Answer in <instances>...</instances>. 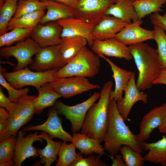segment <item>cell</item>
<instances>
[{
  "label": "cell",
  "instance_id": "obj_8",
  "mask_svg": "<svg viewBox=\"0 0 166 166\" xmlns=\"http://www.w3.org/2000/svg\"><path fill=\"white\" fill-rule=\"evenodd\" d=\"M100 96V93L95 92L85 101L73 106L67 105L57 100L54 107L58 114L65 116L70 121L73 133L77 132L81 129L88 110Z\"/></svg>",
  "mask_w": 166,
  "mask_h": 166
},
{
  "label": "cell",
  "instance_id": "obj_47",
  "mask_svg": "<svg viewBox=\"0 0 166 166\" xmlns=\"http://www.w3.org/2000/svg\"><path fill=\"white\" fill-rule=\"evenodd\" d=\"M5 0H0V7L4 3Z\"/></svg>",
  "mask_w": 166,
  "mask_h": 166
},
{
  "label": "cell",
  "instance_id": "obj_25",
  "mask_svg": "<svg viewBox=\"0 0 166 166\" xmlns=\"http://www.w3.org/2000/svg\"><path fill=\"white\" fill-rule=\"evenodd\" d=\"M72 137V143L80 150V153L85 156L96 153L101 156L105 153V148L97 140L85 134L77 132L73 133Z\"/></svg>",
  "mask_w": 166,
  "mask_h": 166
},
{
  "label": "cell",
  "instance_id": "obj_30",
  "mask_svg": "<svg viewBox=\"0 0 166 166\" xmlns=\"http://www.w3.org/2000/svg\"><path fill=\"white\" fill-rule=\"evenodd\" d=\"M166 0H136L132 5L140 20L146 15L163 11L162 6Z\"/></svg>",
  "mask_w": 166,
  "mask_h": 166
},
{
  "label": "cell",
  "instance_id": "obj_21",
  "mask_svg": "<svg viewBox=\"0 0 166 166\" xmlns=\"http://www.w3.org/2000/svg\"><path fill=\"white\" fill-rule=\"evenodd\" d=\"M164 115V108L162 105L156 107L143 117L140 124V132L138 134L143 141L148 140L155 128L162 124Z\"/></svg>",
  "mask_w": 166,
  "mask_h": 166
},
{
  "label": "cell",
  "instance_id": "obj_45",
  "mask_svg": "<svg viewBox=\"0 0 166 166\" xmlns=\"http://www.w3.org/2000/svg\"><path fill=\"white\" fill-rule=\"evenodd\" d=\"M66 5L73 9L76 6L78 0H51Z\"/></svg>",
  "mask_w": 166,
  "mask_h": 166
},
{
  "label": "cell",
  "instance_id": "obj_19",
  "mask_svg": "<svg viewBox=\"0 0 166 166\" xmlns=\"http://www.w3.org/2000/svg\"><path fill=\"white\" fill-rule=\"evenodd\" d=\"M128 24L113 16L104 14L94 27L92 35L94 40L102 41L115 38Z\"/></svg>",
  "mask_w": 166,
  "mask_h": 166
},
{
  "label": "cell",
  "instance_id": "obj_14",
  "mask_svg": "<svg viewBox=\"0 0 166 166\" xmlns=\"http://www.w3.org/2000/svg\"><path fill=\"white\" fill-rule=\"evenodd\" d=\"M25 133L23 131L19 130L15 146L14 166H21L26 158L32 157L36 158L39 156L37 149L33 146V143L38 141L43 142V139L37 134H29L25 136Z\"/></svg>",
  "mask_w": 166,
  "mask_h": 166
},
{
  "label": "cell",
  "instance_id": "obj_24",
  "mask_svg": "<svg viewBox=\"0 0 166 166\" xmlns=\"http://www.w3.org/2000/svg\"><path fill=\"white\" fill-rule=\"evenodd\" d=\"M62 39L60 53L62 62L65 65L73 59L87 44V40L80 36L67 37Z\"/></svg>",
  "mask_w": 166,
  "mask_h": 166
},
{
  "label": "cell",
  "instance_id": "obj_46",
  "mask_svg": "<svg viewBox=\"0 0 166 166\" xmlns=\"http://www.w3.org/2000/svg\"><path fill=\"white\" fill-rule=\"evenodd\" d=\"M164 108V115L162 124L158 128L160 133L166 134V102L163 104Z\"/></svg>",
  "mask_w": 166,
  "mask_h": 166
},
{
  "label": "cell",
  "instance_id": "obj_40",
  "mask_svg": "<svg viewBox=\"0 0 166 166\" xmlns=\"http://www.w3.org/2000/svg\"><path fill=\"white\" fill-rule=\"evenodd\" d=\"M149 18L152 24L160 27L166 32V12L162 15L159 12L152 13L150 16Z\"/></svg>",
  "mask_w": 166,
  "mask_h": 166
},
{
  "label": "cell",
  "instance_id": "obj_13",
  "mask_svg": "<svg viewBox=\"0 0 166 166\" xmlns=\"http://www.w3.org/2000/svg\"><path fill=\"white\" fill-rule=\"evenodd\" d=\"M48 115L47 120L42 124L28 126L23 128L22 131L24 132L42 131L46 132L51 139L57 138L63 140L72 142V136L63 129L61 120L58 116L56 108L54 107L50 109Z\"/></svg>",
  "mask_w": 166,
  "mask_h": 166
},
{
  "label": "cell",
  "instance_id": "obj_35",
  "mask_svg": "<svg viewBox=\"0 0 166 166\" xmlns=\"http://www.w3.org/2000/svg\"><path fill=\"white\" fill-rule=\"evenodd\" d=\"M153 39L157 45L159 59L162 67H166V34L164 29L160 26L153 25Z\"/></svg>",
  "mask_w": 166,
  "mask_h": 166
},
{
  "label": "cell",
  "instance_id": "obj_18",
  "mask_svg": "<svg viewBox=\"0 0 166 166\" xmlns=\"http://www.w3.org/2000/svg\"><path fill=\"white\" fill-rule=\"evenodd\" d=\"M91 48L97 54L123 58L128 60L132 58L128 47L120 42L115 38L102 41L94 40Z\"/></svg>",
  "mask_w": 166,
  "mask_h": 166
},
{
  "label": "cell",
  "instance_id": "obj_4",
  "mask_svg": "<svg viewBox=\"0 0 166 166\" xmlns=\"http://www.w3.org/2000/svg\"><path fill=\"white\" fill-rule=\"evenodd\" d=\"M100 57L85 46L77 55L56 72L55 77L72 76L92 77L100 71Z\"/></svg>",
  "mask_w": 166,
  "mask_h": 166
},
{
  "label": "cell",
  "instance_id": "obj_27",
  "mask_svg": "<svg viewBox=\"0 0 166 166\" xmlns=\"http://www.w3.org/2000/svg\"><path fill=\"white\" fill-rule=\"evenodd\" d=\"M38 95L34 100V114H39L48 107L54 106L57 99L61 97L49 83L43 85L38 89Z\"/></svg>",
  "mask_w": 166,
  "mask_h": 166
},
{
  "label": "cell",
  "instance_id": "obj_28",
  "mask_svg": "<svg viewBox=\"0 0 166 166\" xmlns=\"http://www.w3.org/2000/svg\"><path fill=\"white\" fill-rule=\"evenodd\" d=\"M39 136L47 142V145L44 148H39L37 149L38 156L41 158L40 163L44 164L45 166H49L53 162L57 160V156L62 142L53 141L46 132L43 131Z\"/></svg>",
  "mask_w": 166,
  "mask_h": 166
},
{
  "label": "cell",
  "instance_id": "obj_32",
  "mask_svg": "<svg viewBox=\"0 0 166 166\" xmlns=\"http://www.w3.org/2000/svg\"><path fill=\"white\" fill-rule=\"evenodd\" d=\"M18 0H5L0 7V35L7 32L8 24L16 10Z\"/></svg>",
  "mask_w": 166,
  "mask_h": 166
},
{
  "label": "cell",
  "instance_id": "obj_16",
  "mask_svg": "<svg viewBox=\"0 0 166 166\" xmlns=\"http://www.w3.org/2000/svg\"><path fill=\"white\" fill-rule=\"evenodd\" d=\"M62 28L56 22L45 25H38L30 35L41 48L61 44Z\"/></svg>",
  "mask_w": 166,
  "mask_h": 166
},
{
  "label": "cell",
  "instance_id": "obj_39",
  "mask_svg": "<svg viewBox=\"0 0 166 166\" xmlns=\"http://www.w3.org/2000/svg\"><path fill=\"white\" fill-rule=\"evenodd\" d=\"M77 159L72 163L70 166H106V164L101 161L100 156L99 155L96 156L92 155L86 158H83L82 154L77 153Z\"/></svg>",
  "mask_w": 166,
  "mask_h": 166
},
{
  "label": "cell",
  "instance_id": "obj_12",
  "mask_svg": "<svg viewBox=\"0 0 166 166\" xmlns=\"http://www.w3.org/2000/svg\"><path fill=\"white\" fill-rule=\"evenodd\" d=\"M56 22L62 28L61 38L81 36L86 39L88 45L91 48L94 41L92 33L96 25L74 17L59 20Z\"/></svg>",
  "mask_w": 166,
  "mask_h": 166
},
{
  "label": "cell",
  "instance_id": "obj_49",
  "mask_svg": "<svg viewBox=\"0 0 166 166\" xmlns=\"http://www.w3.org/2000/svg\"><path fill=\"white\" fill-rule=\"evenodd\" d=\"M132 0V1H135V0Z\"/></svg>",
  "mask_w": 166,
  "mask_h": 166
},
{
  "label": "cell",
  "instance_id": "obj_22",
  "mask_svg": "<svg viewBox=\"0 0 166 166\" xmlns=\"http://www.w3.org/2000/svg\"><path fill=\"white\" fill-rule=\"evenodd\" d=\"M132 3V0H116L109 6L105 14L113 16L128 24L141 20L139 19Z\"/></svg>",
  "mask_w": 166,
  "mask_h": 166
},
{
  "label": "cell",
  "instance_id": "obj_20",
  "mask_svg": "<svg viewBox=\"0 0 166 166\" xmlns=\"http://www.w3.org/2000/svg\"><path fill=\"white\" fill-rule=\"evenodd\" d=\"M97 55L108 63L113 73L112 77L114 80L115 87L110 92V100L114 99L117 101H121L123 98V92L127 86L133 72L119 67L103 55Z\"/></svg>",
  "mask_w": 166,
  "mask_h": 166
},
{
  "label": "cell",
  "instance_id": "obj_41",
  "mask_svg": "<svg viewBox=\"0 0 166 166\" xmlns=\"http://www.w3.org/2000/svg\"><path fill=\"white\" fill-rule=\"evenodd\" d=\"M14 102L12 101L4 94L2 87H0V106L5 108L9 114L12 113L14 107Z\"/></svg>",
  "mask_w": 166,
  "mask_h": 166
},
{
  "label": "cell",
  "instance_id": "obj_11",
  "mask_svg": "<svg viewBox=\"0 0 166 166\" xmlns=\"http://www.w3.org/2000/svg\"><path fill=\"white\" fill-rule=\"evenodd\" d=\"M60 48L61 44L41 48L35 54L29 69L42 72L62 67L64 65L61 60Z\"/></svg>",
  "mask_w": 166,
  "mask_h": 166
},
{
  "label": "cell",
  "instance_id": "obj_1",
  "mask_svg": "<svg viewBox=\"0 0 166 166\" xmlns=\"http://www.w3.org/2000/svg\"><path fill=\"white\" fill-rule=\"evenodd\" d=\"M109 123L104 140V148L111 156H114L120 151L122 145H127L134 150L143 153V143L138 134L135 135L124 122L119 112L117 101L110 100L109 106Z\"/></svg>",
  "mask_w": 166,
  "mask_h": 166
},
{
  "label": "cell",
  "instance_id": "obj_17",
  "mask_svg": "<svg viewBox=\"0 0 166 166\" xmlns=\"http://www.w3.org/2000/svg\"><path fill=\"white\" fill-rule=\"evenodd\" d=\"M142 20L132 22L124 27L115 36V38L120 42L126 45L143 43L153 39L154 31L141 27Z\"/></svg>",
  "mask_w": 166,
  "mask_h": 166
},
{
  "label": "cell",
  "instance_id": "obj_43",
  "mask_svg": "<svg viewBox=\"0 0 166 166\" xmlns=\"http://www.w3.org/2000/svg\"><path fill=\"white\" fill-rule=\"evenodd\" d=\"M157 84L166 85V67L163 68L160 74L152 83L153 85Z\"/></svg>",
  "mask_w": 166,
  "mask_h": 166
},
{
  "label": "cell",
  "instance_id": "obj_15",
  "mask_svg": "<svg viewBox=\"0 0 166 166\" xmlns=\"http://www.w3.org/2000/svg\"><path fill=\"white\" fill-rule=\"evenodd\" d=\"M135 73H132L128 85L124 90V95L120 101H117L118 110L124 121H127L131 110L136 102L141 101L144 104L147 103L148 95L139 91L135 80Z\"/></svg>",
  "mask_w": 166,
  "mask_h": 166
},
{
  "label": "cell",
  "instance_id": "obj_2",
  "mask_svg": "<svg viewBox=\"0 0 166 166\" xmlns=\"http://www.w3.org/2000/svg\"><path fill=\"white\" fill-rule=\"evenodd\" d=\"M113 83L109 81L101 90L98 102L90 107L86 115L81 133L99 141H104L109 123V106Z\"/></svg>",
  "mask_w": 166,
  "mask_h": 166
},
{
  "label": "cell",
  "instance_id": "obj_37",
  "mask_svg": "<svg viewBox=\"0 0 166 166\" xmlns=\"http://www.w3.org/2000/svg\"><path fill=\"white\" fill-rule=\"evenodd\" d=\"M120 151L126 166H143L145 161L141 153L134 150L127 145L122 146Z\"/></svg>",
  "mask_w": 166,
  "mask_h": 166
},
{
  "label": "cell",
  "instance_id": "obj_29",
  "mask_svg": "<svg viewBox=\"0 0 166 166\" xmlns=\"http://www.w3.org/2000/svg\"><path fill=\"white\" fill-rule=\"evenodd\" d=\"M45 10H40L25 14L19 18H12L7 25L8 30L17 28H34L38 25L45 14Z\"/></svg>",
  "mask_w": 166,
  "mask_h": 166
},
{
  "label": "cell",
  "instance_id": "obj_10",
  "mask_svg": "<svg viewBox=\"0 0 166 166\" xmlns=\"http://www.w3.org/2000/svg\"><path fill=\"white\" fill-rule=\"evenodd\" d=\"M116 0H78L73 17L96 25L109 6Z\"/></svg>",
  "mask_w": 166,
  "mask_h": 166
},
{
  "label": "cell",
  "instance_id": "obj_5",
  "mask_svg": "<svg viewBox=\"0 0 166 166\" xmlns=\"http://www.w3.org/2000/svg\"><path fill=\"white\" fill-rule=\"evenodd\" d=\"M35 97L27 95L14 102V109L9 114L5 129L0 133V142L12 135H17L19 129L31 120L34 114Z\"/></svg>",
  "mask_w": 166,
  "mask_h": 166
},
{
  "label": "cell",
  "instance_id": "obj_38",
  "mask_svg": "<svg viewBox=\"0 0 166 166\" xmlns=\"http://www.w3.org/2000/svg\"><path fill=\"white\" fill-rule=\"evenodd\" d=\"M5 69L0 65V84L8 91V98L13 102H15L22 97L27 95L29 89L26 87L24 89H17L11 85L6 81L2 75V73L5 72Z\"/></svg>",
  "mask_w": 166,
  "mask_h": 166
},
{
  "label": "cell",
  "instance_id": "obj_36",
  "mask_svg": "<svg viewBox=\"0 0 166 166\" xmlns=\"http://www.w3.org/2000/svg\"><path fill=\"white\" fill-rule=\"evenodd\" d=\"M46 7L42 1L20 0L13 18H17L26 14L40 10H45Z\"/></svg>",
  "mask_w": 166,
  "mask_h": 166
},
{
  "label": "cell",
  "instance_id": "obj_42",
  "mask_svg": "<svg viewBox=\"0 0 166 166\" xmlns=\"http://www.w3.org/2000/svg\"><path fill=\"white\" fill-rule=\"evenodd\" d=\"M9 113L4 108H0V133L5 129L6 123L9 117Z\"/></svg>",
  "mask_w": 166,
  "mask_h": 166
},
{
  "label": "cell",
  "instance_id": "obj_23",
  "mask_svg": "<svg viewBox=\"0 0 166 166\" xmlns=\"http://www.w3.org/2000/svg\"><path fill=\"white\" fill-rule=\"evenodd\" d=\"M46 7V13L41 18L40 23L50 22L73 17V9L64 4L51 0H41Z\"/></svg>",
  "mask_w": 166,
  "mask_h": 166
},
{
  "label": "cell",
  "instance_id": "obj_9",
  "mask_svg": "<svg viewBox=\"0 0 166 166\" xmlns=\"http://www.w3.org/2000/svg\"><path fill=\"white\" fill-rule=\"evenodd\" d=\"M41 47L32 38H29L13 46L4 47L0 50L1 57L9 58L14 57L17 61L14 71L23 69L30 65L33 61L32 57Z\"/></svg>",
  "mask_w": 166,
  "mask_h": 166
},
{
  "label": "cell",
  "instance_id": "obj_3",
  "mask_svg": "<svg viewBox=\"0 0 166 166\" xmlns=\"http://www.w3.org/2000/svg\"><path fill=\"white\" fill-rule=\"evenodd\" d=\"M129 51L139 72L136 85L139 91L151 88L163 68L157 49L143 43L129 45Z\"/></svg>",
  "mask_w": 166,
  "mask_h": 166
},
{
  "label": "cell",
  "instance_id": "obj_26",
  "mask_svg": "<svg viewBox=\"0 0 166 166\" xmlns=\"http://www.w3.org/2000/svg\"><path fill=\"white\" fill-rule=\"evenodd\" d=\"M144 150L148 151L144 157L145 161L166 166V136L155 142L143 143Z\"/></svg>",
  "mask_w": 166,
  "mask_h": 166
},
{
  "label": "cell",
  "instance_id": "obj_33",
  "mask_svg": "<svg viewBox=\"0 0 166 166\" xmlns=\"http://www.w3.org/2000/svg\"><path fill=\"white\" fill-rule=\"evenodd\" d=\"M33 29L15 28L0 35V47L9 46L28 37L30 36Z\"/></svg>",
  "mask_w": 166,
  "mask_h": 166
},
{
  "label": "cell",
  "instance_id": "obj_6",
  "mask_svg": "<svg viewBox=\"0 0 166 166\" xmlns=\"http://www.w3.org/2000/svg\"><path fill=\"white\" fill-rule=\"evenodd\" d=\"M59 69L40 72L32 71L26 66L13 72H4L2 75L8 83L16 89L32 86L38 90L44 84L54 80L55 73Z\"/></svg>",
  "mask_w": 166,
  "mask_h": 166
},
{
  "label": "cell",
  "instance_id": "obj_31",
  "mask_svg": "<svg viewBox=\"0 0 166 166\" xmlns=\"http://www.w3.org/2000/svg\"><path fill=\"white\" fill-rule=\"evenodd\" d=\"M17 135H13L0 143V166H14Z\"/></svg>",
  "mask_w": 166,
  "mask_h": 166
},
{
  "label": "cell",
  "instance_id": "obj_48",
  "mask_svg": "<svg viewBox=\"0 0 166 166\" xmlns=\"http://www.w3.org/2000/svg\"><path fill=\"white\" fill-rule=\"evenodd\" d=\"M27 0L39 1V0Z\"/></svg>",
  "mask_w": 166,
  "mask_h": 166
},
{
  "label": "cell",
  "instance_id": "obj_7",
  "mask_svg": "<svg viewBox=\"0 0 166 166\" xmlns=\"http://www.w3.org/2000/svg\"><path fill=\"white\" fill-rule=\"evenodd\" d=\"M49 83L55 92L64 98H69L101 88L99 85L90 82L87 77L80 76L56 78Z\"/></svg>",
  "mask_w": 166,
  "mask_h": 166
},
{
  "label": "cell",
  "instance_id": "obj_44",
  "mask_svg": "<svg viewBox=\"0 0 166 166\" xmlns=\"http://www.w3.org/2000/svg\"><path fill=\"white\" fill-rule=\"evenodd\" d=\"M115 158L114 156H109L113 161L112 166H126L122 158L121 155L116 154L115 156Z\"/></svg>",
  "mask_w": 166,
  "mask_h": 166
},
{
  "label": "cell",
  "instance_id": "obj_34",
  "mask_svg": "<svg viewBox=\"0 0 166 166\" xmlns=\"http://www.w3.org/2000/svg\"><path fill=\"white\" fill-rule=\"evenodd\" d=\"M75 148L72 143L67 144L64 140L58 152L59 159L56 166H69L75 161L78 156Z\"/></svg>",
  "mask_w": 166,
  "mask_h": 166
}]
</instances>
